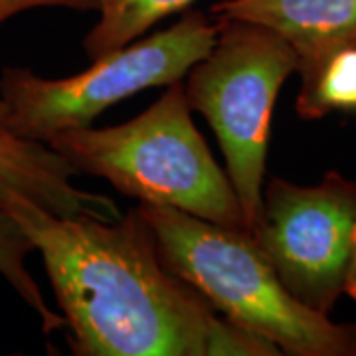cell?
Masks as SVG:
<instances>
[{"instance_id":"1","label":"cell","mask_w":356,"mask_h":356,"mask_svg":"<svg viewBox=\"0 0 356 356\" xmlns=\"http://www.w3.org/2000/svg\"><path fill=\"white\" fill-rule=\"evenodd\" d=\"M0 206L38 250L76 356H280L161 261L137 206L60 216L0 180Z\"/></svg>"},{"instance_id":"2","label":"cell","mask_w":356,"mask_h":356,"mask_svg":"<svg viewBox=\"0 0 356 356\" xmlns=\"http://www.w3.org/2000/svg\"><path fill=\"white\" fill-rule=\"evenodd\" d=\"M168 271L202 295L222 317L289 356H356V325L301 305L245 229L170 206L139 202Z\"/></svg>"},{"instance_id":"3","label":"cell","mask_w":356,"mask_h":356,"mask_svg":"<svg viewBox=\"0 0 356 356\" xmlns=\"http://www.w3.org/2000/svg\"><path fill=\"white\" fill-rule=\"evenodd\" d=\"M182 81L139 117L113 127H77L48 143L74 172L105 178L139 202L170 206L234 229H245L240 198L192 121Z\"/></svg>"},{"instance_id":"4","label":"cell","mask_w":356,"mask_h":356,"mask_svg":"<svg viewBox=\"0 0 356 356\" xmlns=\"http://www.w3.org/2000/svg\"><path fill=\"white\" fill-rule=\"evenodd\" d=\"M218 20L186 10L163 32L131 42L72 77L46 79L28 67L0 74V125L48 147L54 135L88 127L107 107L147 88L180 81L216 44Z\"/></svg>"},{"instance_id":"5","label":"cell","mask_w":356,"mask_h":356,"mask_svg":"<svg viewBox=\"0 0 356 356\" xmlns=\"http://www.w3.org/2000/svg\"><path fill=\"white\" fill-rule=\"evenodd\" d=\"M291 74H297V54L277 32L218 20L214 48L188 72L184 86L192 109L216 133L248 232L261 210L273 107Z\"/></svg>"},{"instance_id":"6","label":"cell","mask_w":356,"mask_h":356,"mask_svg":"<svg viewBox=\"0 0 356 356\" xmlns=\"http://www.w3.org/2000/svg\"><path fill=\"white\" fill-rule=\"evenodd\" d=\"M293 297L331 315L344 295L356 234V180L331 170L313 186L271 178L250 232Z\"/></svg>"},{"instance_id":"7","label":"cell","mask_w":356,"mask_h":356,"mask_svg":"<svg viewBox=\"0 0 356 356\" xmlns=\"http://www.w3.org/2000/svg\"><path fill=\"white\" fill-rule=\"evenodd\" d=\"M216 20L261 24L287 40L297 54L301 89H307L332 54L356 46V0H220Z\"/></svg>"},{"instance_id":"8","label":"cell","mask_w":356,"mask_h":356,"mask_svg":"<svg viewBox=\"0 0 356 356\" xmlns=\"http://www.w3.org/2000/svg\"><path fill=\"white\" fill-rule=\"evenodd\" d=\"M76 172L50 147L20 139L0 125V180L60 216H121L111 198L76 188Z\"/></svg>"},{"instance_id":"9","label":"cell","mask_w":356,"mask_h":356,"mask_svg":"<svg viewBox=\"0 0 356 356\" xmlns=\"http://www.w3.org/2000/svg\"><path fill=\"white\" fill-rule=\"evenodd\" d=\"M194 0H102L99 20L83 38L88 58L99 60L125 48L156 22L182 13Z\"/></svg>"},{"instance_id":"10","label":"cell","mask_w":356,"mask_h":356,"mask_svg":"<svg viewBox=\"0 0 356 356\" xmlns=\"http://www.w3.org/2000/svg\"><path fill=\"white\" fill-rule=\"evenodd\" d=\"M295 109L307 121L331 113H356V46L332 54L315 81L299 91Z\"/></svg>"},{"instance_id":"11","label":"cell","mask_w":356,"mask_h":356,"mask_svg":"<svg viewBox=\"0 0 356 356\" xmlns=\"http://www.w3.org/2000/svg\"><path fill=\"white\" fill-rule=\"evenodd\" d=\"M32 252L34 245L28 240V236L14 222V218L0 206V275L38 313L42 331H60L65 327L64 317L46 303L40 285L26 266V259Z\"/></svg>"},{"instance_id":"12","label":"cell","mask_w":356,"mask_h":356,"mask_svg":"<svg viewBox=\"0 0 356 356\" xmlns=\"http://www.w3.org/2000/svg\"><path fill=\"white\" fill-rule=\"evenodd\" d=\"M99 2L102 0H0V24L32 8H72L81 13H97Z\"/></svg>"},{"instance_id":"13","label":"cell","mask_w":356,"mask_h":356,"mask_svg":"<svg viewBox=\"0 0 356 356\" xmlns=\"http://www.w3.org/2000/svg\"><path fill=\"white\" fill-rule=\"evenodd\" d=\"M344 295H348L353 301H356V234L355 243H353V255H350V266H348L346 283H344Z\"/></svg>"}]
</instances>
